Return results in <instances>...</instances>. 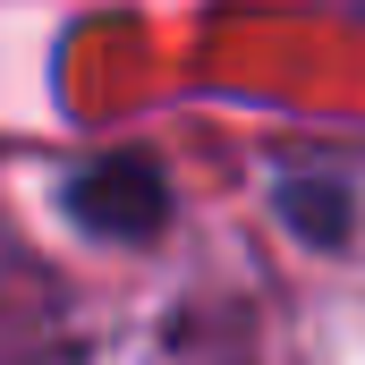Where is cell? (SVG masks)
Listing matches in <instances>:
<instances>
[{
    "label": "cell",
    "instance_id": "6da1fadb",
    "mask_svg": "<svg viewBox=\"0 0 365 365\" xmlns=\"http://www.w3.org/2000/svg\"><path fill=\"white\" fill-rule=\"evenodd\" d=\"M68 212L86 221L93 238H153L170 212V187L153 162H93L68 179Z\"/></svg>",
    "mask_w": 365,
    "mask_h": 365
},
{
    "label": "cell",
    "instance_id": "7a4b0ae2",
    "mask_svg": "<svg viewBox=\"0 0 365 365\" xmlns=\"http://www.w3.org/2000/svg\"><path fill=\"white\" fill-rule=\"evenodd\" d=\"M34 365H77V357H34Z\"/></svg>",
    "mask_w": 365,
    "mask_h": 365
}]
</instances>
